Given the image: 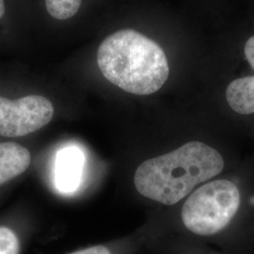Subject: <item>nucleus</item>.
Returning <instances> with one entry per match:
<instances>
[{"instance_id": "obj_1", "label": "nucleus", "mask_w": 254, "mask_h": 254, "mask_svg": "<svg viewBox=\"0 0 254 254\" xmlns=\"http://www.w3.org/2000/svg\"><path fill=\"white\" fill-rule=\"evenodd\" d=\"M172 208L183 236L226 254H254V178L221 173Z\"/></svg>"}, {"instance_id": "obj_2", "label": "nucleus", "mask_w": 254, "mask_h": 254, "mask_svg": "<svg viewBox=\"0 0 254 254\" xmlns=\"http://www.w3.org/2000/svg\"><path fill=\"white\" fill-rule=\"evenodd\" d=\"M227 163L217 146L191 139L139 164L133 184L142 199L172 208L200 185L224 173Z\"/></svg>"}, {"instance_id": "obj_3", "label": "nucleus", "mask_w": 254, "mask_h": 254, "mask_svg": "<svg viewBox=\"0 0 254 254\" xmlns=\"http://www.w3.org/2000/svg\"><path fill=\"white\" fill-rule=\"evenodd\" d=\"M97 64L106 79L136 95L159 91L170 73L163 49L131 28L121 29L102 42Z\"/></svg>"}, {"instance_id": "obj_4", "label": "nucleus", "mask_w": 254, "mask_h": 254, "mask_svg": "<svg viewBox=\"0 0 254 254\" xmlns=\"http://www.w3.org/2000/svg\"><path fill=\"white\" fill-rule=\"evenodd\" d=\"M54 116V107L46 97L30 94L16 99L0 95V136L17 138L46 127Z\"/></svg>"}, {"instance_id": "obj_5", "label": "nucleus", "mask_w": 254, "mask_h": 254, "mask_svg": "<svg viewBox=\"0 0 254 254\" xmlns=\"http://www.w3.org/2000/svg\"><path fill=\"white\" fill-rule=\"evenodd\" d=\"M30 163L27 147L15 141H0V189L26 173Z\"/></svg>"}, {"instance_id": "obj_6", "label": "nucleus", "mask_w": 254, "mask_h": 254, "mask_svg": "<svg viewBox=\"0 0 254 254\" xmlns=\"http://www.w3.org/2000/svg\"><path fill=\"white\" fill-rule=\"evenodd\" d=\"M83 154L75 147H69L60 152L57 159L56 181L64 192L74 190L81 176Z\"/></svg>"}, {"instance_id": "obj_7", "label": "nucleus", "mask_w": 254, "mask_h": 254, "mask_svg": "<svg viewBox=\"0 0 254 254\" xmlns=\"http://www.w3.org/2000/svg\"><path fill=\"white\" fill-rule=\"evenodd\" d=\"M226 99L231 109L239 114L254 113V75L231 82L226 90Z\"/></svg>"}, {"instance_id": "obj_8", "label": "nucleus", "mask_w": 254, "mask_h": 254, "mask_svg": "<svg viewBox=\"0 0 254 254\" xmlns=\"http://www.w3.org/2000/svg\"><path fill=\"white\" fill-rule=\"evenodd\" d=\"M173 247V254H226L213 246L183 235Z\"/></svg>"}, {"instance_id": "obj_9", "label": "nucleus", "mask_w": 254, "mask_h": 254, "mask_svg": "<svg viewBox=\"0 0 254 254\" xmlns=\"http://www.w3.org/2000/svg\"><path fill=\"white\" fill-rule=\"evenodd\" d=\"M81 2L82 0H46V9L53 18L67 20L77 13Z\"/></svg>"}, {"instance_id": "obj_10", "label": "nucleus", "mask_w": 254, "mask_h": 254, "mask_svg": "<svg viewBox=\"0 0 254 254\" xmlns=\"http://www.w3.org/2000/svg\"><path fill=\"white\" fill-rule=\"evenodd\" d=\"M21 239L14 228L0 224V254H20Z\"/></svg>"}, {"instance_id": "obj_11", "label": "nucleus", "mask_w": 254, "mask_h": 254, "mask_svg": "<svg viewBox=\"0 0 254 254\" xmlns=\"http://www.w3.org/2000/svg\"><path fill=\"white\" fill-rule=\"evenodd\" d=\"M245 56L247 61L254 70V35L251 37L246 43Z\"/></svg>"}, {"instance_id": "obj_12", "label": "nucleus", "mask_w": 254, "mask_h": 254, "mask_svg": "<svg viewBox=\"0 0 254 254\" xmlns=\"http://www.w3.org/2000/svg\"><path fill=\"white\" fill-rule=\"evenodd\" d=\"M69 254H111V253L104 246H94Z\"/></svg>"}, {"instance_id": "obj_13", "label": "nucleus", "mask_w": 254, "mask_h": 254, "mask_svg": "<svg viewBox=\"0 0 254 254\" xmlns=\"http://www.w3.org/2000/svg\"><path fill=\"white\" fill-rule=\"evenodd\" d=\"M6 14V3L5 0H0V20L4 18Z\"/></svg>"}]
</instances>
